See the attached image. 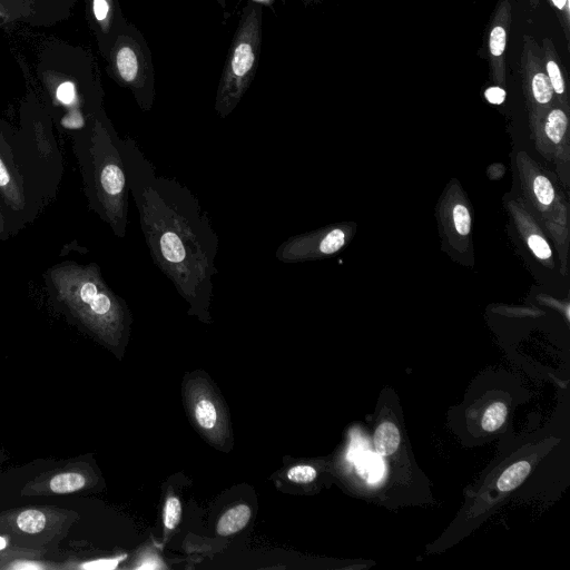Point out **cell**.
<instances>
[{"label":"cell","instance_id":"1","mask_svg":"<svg viewBox=\"0 0 570 570\" xmlns=\"http://www.w3.org/2000/svg\"><path fill=\"white\" fill-rule=\"evenodd\" d=\"M120 149L155 265L188 303L189 314L209 318L219 242L208 215L185 185L156 175L134 139H122Z\"/></svg>","mask_w":570,"mask_h":570},{"label":"cell","instance_id":"2","mask_svg":"<svg viewBox=\"0 0 570 570\" xmlns=\"http://www.w3.org/2000/svg\"><path fill=\"white\" fill-rule=\"evenodd\" d=\"M19 115L18 127L0 116V198L12 237L55 200L65 171L55 122L42 102L29 95Z\"/></svg>","mask_w":570,"mask_h":570},{"label":"cell","instance_id":"3","mask_svg":"<svg viewBox=\"0 0 570 570\" xmlns=\"http://www.w3.org/2000/svg\"><path fill=\"white\" fill-rule=\"evenodd\" d=\"M77 159L88 207L115 236H126L128 226V179L120 149V137L102 109L94 122L73 134Z\"/></svg>","mask_w":570,"mask_h":570},{"label":"cell","instance_id":"4","mask_svg":"<svg viewBox=\"0 0 570 570\" xmlns=\"http://www.w3.org/2000/svg\"><path fill=\"white\" fill-rule=\"evenodd\" d=\"M53 58L40 51L37 75L45 92L41 101L55 125L71 136L89 127L104 109V90L92 58L69 48L59 61L55 43H47Z\"/></svg>","mask_w":570,"mask_h":570},{"label":"cell","instance_id":"5","mask_svg":"<svg viewBox=\"0 0 570 570\" xmlns=\"http://www.w3.org/2000/svg\"><path fill=\"white\" fill-rule=\"evenodd\" d=\"M47 294L55 305L96 332L119 338L130 321L126 302L106 283L96 263L65 261L43 273Z\"/></svg>","mask_w":570,"mask_h":570},{"label":"cell","instance_id":"6","mask_svg":"<svg viewBox=\"0 0 570 570\" xmlns=\"http://www.w3.org/2000/svg\"><path fill=\"white\" fill-rule=\"evenodd\" d=\"M263 42V7L247 0L230 42L215 96V112L224 119L250 87Z\"/></svg>","mask_w":570,"mask_h":570},{"label":"cell","instance_id":"7","mask_svg":"<svg viewBox=\"0 0 570 570\" xmlns=\"http://www.w3.org/2000/svg\"><path fill=\"white\" fill-rule=\"evenodd\" d=\"M105 59L114 81L132 94L141 110L149 111L156 97V78L151 51L140 30L128 23Z\"/></svg>","mask_w":570,"mask_h":570},{"label":"cell","instance_id":"8","mask_svg":"<svg viewBox=\"0 0 570 570\" xmlns=\"http://www.w3.org/2000/svg\"><path fill=\"white\" fill-rule=\"evenodd\" d=\"M520 76L524 96L533 108L546 109L554 101V94L544 70L541 48L530 35H523Z\"/></svg>","mask_w":570,"mask_h":570},{"label":"cell","instance_id":"9","mask_svg":"<svg viewBox=\"0 0 570 570\" xmlns=\"http://www.w3.org/2000/svg\"><path fill=\"white\" fill-rule=\"evenodd\" d=\"M512 22V7L509 0H501L492 14L485 32V55L489 76L498 86L507 80L505 52Z\"/></svg>","mask_w":570,"mask_h":570},{"label":"cell","instance_id":"10","mask_svg":"<svg viewBox=\"0 0 570 570\" xmlns=\"http://www.w3.org/2000/svg\"><path fill=\"white\" fill-rule=\"evenodd\" d=\"M90 28L97 39L98 49L104 58L118 36L128 24L118 0H90L88 8Z\"/></svg>","mask_w":570,"mask_h":570},{"label":"cell","instance_id":"11","mask_svg":"<svg viewBox=\"0 0 570 570\" xmlns=\"http://www.w3.org/2000/svg\"><path fill=\"white\" fill-rule=\"evenodd\" d=\"M543 66L548 79L551 83L554 98L560 105H568V87L566 81V70L558 56L553 41L546 37L540 45Z\"/></svg>","mask_w":570,"mask_h":570},{"label":"cell","instance_id":"12","mask_svg":"<svg viewBox=\"0 0 570 570\" xmlns=\"http://www.w3.org/2000/svg\"><path fill=\"white\" fill-rule=\"evenodd\" d=\"M33 11L32 27H50L70 17L79 0H27Z\"/></svg>","mask_w":570,"mask_h":570},{"label":"cell","instance_id":"13","mask_svg":"<svg viewBox=\"0 0 570 570\" xmlns=\"http://www.w3.org/2000/svg\"><path fill=\"white\" fill-rule=\"evenodd\" d=\"M193 417L204 432L217 434L222 430V419L217 402L207 392H198L190 399Z\"/></svg>","mask_w":570,"mask_h":570},{"label":"cell","instance_id":"14","mask_svg":"<svg viewBox=\"0 0 570 570\" xmlns=\"http://www.w3.org/2000/svg\"><path fill=\"white\" fill-rule=\"evenodd\" d=\"M33 11L27 0H0V29L18 23L31 26Z\"/></svg>","mask_w":570,"mask_h":570},{"label":"cell","instance_id":"15","mask_svg":"<svg viewBox=\"0 0 570 570\" xmlns=\"http://www.w3.org/2000/svg\"><path fill=\"white\" fill-rule=\"evenodd\" d=\"M252 517V510L247 504H237L226 510L216 524V532L226 537L243 530Z\"/></svg>","mask_w":570,"mask_h":570},{"label":"cell","instance_id":"16","mask_svg":"<svg viewBox=\"0 0 570 570\" xmlns=\"http://www.w3.org/2000/svg\"><path fill=\"white\" fill-rule=\"evenodd\" d=\"M399 428L391 421L382 422L374 433V448L379 455L387 456L395 453L400 446Z\"/></svg>","mask_w":570,"mask_h":570},{"label":"cell","instance_id":"17","mask_svg":"<svg viewBox=\"0 0 570 570\" xmlns=\"http://www.w3.org/2000/svg\"><path fill=\"white\" fill-rule=\"evenodd\" d=\"M568 124V116L563 108L551 107L546 112L543 129L552 142L559 144L567 132Z\"/></svg>","mask_w":570,"mask_h":570},{"label":"cell","instance_id":"18","mask_svg":"<svg viewBox=\"0 0 570 570\" xmlns=\"http://www.w3.org/2000/svg\"><path fill=\"white\" fill-rule=\"evenodd\" d=\"M531 470L528 461H519L510 465L500 475L497 487L500 491L505 492L519 487L528 476Z\"/></svg>","mask_w":570,"mask_h":570},{"label":"cell","instance_id":"19","mask_svg":"<svg viewBox=\"0 0 570 570\" xmlns=\"http://www.w3.org/2000/svg\"><path fill=\"white\" fill-rule=\"evenodd\" d=\"M360 473L370 482H377L384 472V465L380 456L374 455L368 450L362 452L356 459Z\"/></svg>","mask_w":570,"mask_h":570},{"label":"cell","instance_id":"20","mask_svg":"<svg viewBox=\"0 0 570 570\" xmlns=\"http://www.w3.org/2000/svg\"><path fill=\"white\" fill-rule=\"evenodd\" d=\"M86 479L77 472H66L53 476L50 481V489L55 493H70L85 487Z\"/></svg>","mask_w":570,"mask_h":570},{"label":"cell","instance_id":"21","mask_svg":"<svg viewBox=\"0 0 570 570\" xmlns=\"http://www.w3.org/2000/svg\"><path fill=\"white\" fill-rule=\"evenodd\" d=\"M508 407L502 402L492 403L483 413L481 425L487 432L497 431L505 421Z\"/></svg>","mask_w":570,"mask_h":570},{"label":"cell","instance_id":"22","mask_svg":"<svg viewBox=\"0 0 570 570\" xmlns=\"http://www.w3.org/2000/svg\"><path fill=\"white\" fill-rule=\"evenodd\" d=\"M17 524L23 532L38 533L46 525V517L39 510H24L18 515Z\"/></svg>","mask_w":570,"mask_h":570},{"label":"cell","instance_id":"23","mask_svg":"<svg viewBox=\"0 0 570 570\" xmlns=\"http://www.w3.org/2000/svg\"><path fill=\"white\" fill-rule=\"evenodd\" d=\"M181 517V503L180 500L175 497L170 495L167 498L164 511H163V522L166 530L170 531L174 530Z\"/></svg>","mask_w":570,"mask_h":570},{"label":"cell","instance_id":"24","mask_svg":"<svg viewBox=\"0 0 570 570\" xmlns=\"http://www.w3.org/2000/svg\"><path fill=\"white\" fill-rule=\"evenodd\" d=\"M550 7L554 10L561 31L569 47L570 43V0H548Z\"/></svg>","mask_w":570,"mask_h":570},{"label":"cell","instance_id":"25","mask_svg":"<svg viewBox=\"0 0 570 570\" xmlns=\"http://www.w3.org/2000/svg\"><path fill=\"white\" fill-rule=\"evenodd\" d=\"M287 479L294 483H309L315 480L317 472L308 464H297L287 470Z\"/></svg>","mask_w":570,"mask_h":570},{"label":"cell","instance_id":"26","mask_svg":"<svg viewBox=\"0 0 570 570\" xmlns=\"http://www.w3.org/2000/svg\"><path fill=\"white\" fill-rule=\"evenodd\" d=\"M533 190L538 200L542 205L548 206L552 203L554 198V190L547 177L542 175L537 176L533 180Z\"/></svg>","mask_w":570,"mask_h":570},{"label":"cell","instance_id":"27","mask_svg":"<svg viewBox=\"0 0 570 570\" xmlns=\"http://www.w3.org/2000/svg\"><path fill=\"white\" fill-rule=\"evenodd\" d=\"M453 222L460 235H468L471 229V217L465 206L458 204L453 208Z\"/></svg>","mask_w":570,"mask_h":570},{"label":"cell","instance_id":"28","mask_svg":"<svg viewBox=\"0 0 570 570\" xmlns=\"http://www.w3.org/2000/svg\"><path fill=\"white\" fill-rule=\"evenodd\" d=\"M528 245L532 253L540 259H547L551 256V249L546 239L539 235H530Z\"/></svg>","mask_w":570,"mask_h":570},{"label":"cell","instance_id":"29","mask_svg":"<svg viewBox=\"0 0 570 570\" xmlns=\"http://www.w3.org/2000/svg\"><path fill=\"white\" fill-rule=\"evenodd\" d=\"M124 557L112 559H100L82 564L83 569H115Z\"/></svg>","mask_w":570,"mask_h":570},{"label":"cell","instance_id":"30","mask_svg":"<svg viewBox=\"0 0 570 570\" xmlns=\"http://www.w3.org/2000/svg\"><path fill=\"white\" fill-rule=\"evenodd\" d=\"M11 235L10 225L7 218L6 209L0 198V240H8Z\"/></svg>","mask_w":570,"mask_h":570},{"label":"cell","instance_id":"31","mask_svg":"<svg viewBox=\"0 0 570 570\" xmlns=\"http://www.w3.org/2000/svg\"><path fill=\"white\" fill-rule=\"evenodd\" d=\"M485 97L491 104L498 105L504 100L505 94L504 90L498 86L494 88H489L485 91Z\"/></svg>","mask_w":570,"mask_h":570},{"label":"cell","instance_id":"32","mask_svg":"<svg viewBox=\"0 0 570 570\" xmlns=\"http://www.w3.org/2000/svg\"><path fill=\"white\" fill-rule=\"evenodd\" d=\"M138 569H158L164 568L157 556H146L142 559V563L137 567Z\"/></svg>","mask_w":570,"mask_h":570},{"label":"cell","instance_id":"33","mask_svg":"<svg viewBox=\"0 0 570 570\" xmlns=\"http://www.w3.org/2000/svg\"><path fill=\"white\" fill-rule=\"evenodd\" d=\"M13 568H16V569H38L41 567L36 563H20V564L13 566Z\"/></svg>","mask_w":570,"mask_h":570},{"label":"cell","instance_id":"34","mask_svg":"<svg viewBox=\"0 0 570 570\" xmlns=\"http://www.w3.org/2000/svg\"><path fill=\"white\" fill-rule=\"evenodd\" d=\"M249 1H253L255 3H258L261 4L262 7L266 6V7H273L275 4L276 1L278 0H249Z\"/></svg>","mask_w":570,"mask_h":570},{"label":"cell","instance_id":"35","mask_svg":"<svg viewBox=\"0 0 570 570\" xmlns=\"http://www.w3.org/2000/svg\"><path fill=\"white\" fill-rule=\"evenodd\" d=\"M323 0H303V4H304V7H308V6H313V4L320 3Z\"/></svg>","mask_w":570,"mask_h":570},{"label":"cell","instance_id":"36","mask_svg":"<svg viewBox=\"0 0 570 570\" xmlns=\"http://www.w3.org/2000/svg\"><path fill=\"white\" fill-rule=\"evenodd\" d=\"M217 2L220 6L222 10L226 12L227 0H217Z\"/></svg>","mask_w":570,"mask_h":570},{"label":"cell","instance_id":"37","mask_svg":"<svg viewBox=\"0 0 570 570\" xmlns=\"http://www.w3.org/2000/svg\"><path fill=\"white\" fill-rule=\"evenodd\" d=\"M532 9H535L539 4V0H528Z\"/></svg>","mask_w":570,"mask_h":570},{"label":"cell","instance_id":"38","mask_svg":"<svg viewBox=\"0 0 570 570\" xmlns=\"http://www.w3.org/2000/svg\"><path fill=\"white\" fill-rule=\"evenodd\" d=\"M7 546L6 539L3 537H0V550L4 549Z\"/></svg>","mask_w":570,"mask_h":570}]
</instances>
